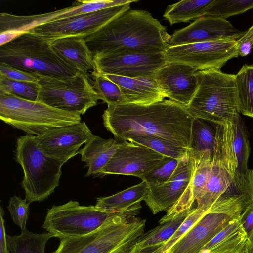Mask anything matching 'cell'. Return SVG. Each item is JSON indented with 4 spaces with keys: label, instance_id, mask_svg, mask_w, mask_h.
Instances as JSON below:
<instances>
[{
    "label": "cell",
    "instance_id": "1",
    "mask_svg": "<svg viewBox=\"0 0 253 253\" xmlns=\"http://www.w3.org/2000/svg\"><path fill=\"white\" fill-rule=\"evenodd\" d=\"M105 128L116 139L127 141L138 135L158 136L191 148L195 119L185 106L170 99L147 105H108L102 115Z\"/></svg>",
    "mask_w": 253,
    "mask_h": 253
},
{
    "label": "cell",
    "instance_id": "2",
    "mask_svg": "<svg viewBox=\"0 0 253 253\" xmlns=\"http://www.w3.org/2000/svg\"><path fill=\"white\" fill-rule=\"evenodd\" d=\"M171 35L147 11L128 9L85 37L93 56L107 53H164Z\"/></svg>",
    "mask_w": 253,
    "mask_h": 253
},
{
    "label": "cell",
    "instance_id": "3",
    "mask_svg": "<svg viewBox=\"0 0 253 253\" xmlns=\"http://www.w3.org/2000/svg\"><path fill=\"white\" fill-rule=\"evenodd\" d=\"M137 204L87 234L60 240L53 253H126L144 234Z\"/></svg>",
    "mask_w": 253,
    "mask_h": 253
},
{
    "label": "cell",
    "instance_id": "4",
    "mask_svg": "<svg viewBox=\"0 0 253 253\" xmlns=\"http://www.w3.org/2000/svg\"><path fill=\"white\" fill-rule=\"evenodd\" d=\"M196 76L197 90L186 107L194 118L222 125L240 114L235 75L209 69L197 71Z\"/></svg>",
    "mask_w": 253,
    "mask_h": 253
},
{
    "label": "cell",
    "instance_id": "5",
    "mask_svg": "<svg viewBox=\"0 0 253 253\" xmlns=\"http://www.w3.org/2000/svg\"><path fill=\"white\" fill-rule=\"evenodd\" d=\"M51 42L24 32L0 45V63L39 76L62 77L78 71L62 60L51 47Z\"/></svg>",
    "mask_w": 253,
    "mask_h": 253
},
{
    "label": "cell",
    "instance_id": "6",
    "mask_svg": "<svg viewBox=\"0 0 253 253\" xmlns=\"http://www.w3.org/2000/svg\"><path fill=\"white\" fill-rule=\"evenodd\" d=\"M0 118L28 135L38 136L54 128L81 122L77 113L53 108L0 91Z\"/></svg>",
    "mask_w": 253,
    "mask_h": 253
},
{
    "label": "cell",
    "instance_id": "7",
    "mask_svg": "<svg viewBox=\"0 0 253 253\" xmlns=\"http://www.w3.org/2000/svg\"><path fill=\"white\" fill-rule=\"evenodd\" d=\"M15 157L23 171L25 199L29 203L46 199L59 185L64 163L46 155L33 135L18 138Z\"/></svg>",
    "mask_w": 253,
    "mask_h": 253
},
{
    "label": "cell",
    "instance_id": "8",
    "mask_svg": "<svg viewBox=\"0 0 253 253\" xmlns=\"http://www.w3.org/2000/svg\"><path fill=\"white\" fill-rule=\"evenodd\" d=\"M253 202V194L223 195L166 253H200L202 249Z\"/></svg>",
    "mask_w": 253,
    "mask_h": 253
},
{
    "label": "cell",
    "instance_id": "9",
    "mask_svg": "<svg viewBox=\"0 0 253 253\" xmlns=\"http://www.w3.org/2000/svg\"><path fill=\"white\" fill-rule=\"evenodd\" d=\"M38 101L55 108L84 114L100 99L87 74L71 76H40Z\"/></svg>",
    "mask_w": 253,
    "mask_h": 253
},
{
    "label": "cell",
    "instance_id": "10",
    "mask_svg": "<svg viewBox=\"0 0 253 253\" xmlns=\"http://www.w3.org/2000/svg\"><path fill=\"white\" fill-rule=\"evenodd\" d=\"M232 140L231 122L217 125L210 178L205 189L196 201V209L207 212L234 185L238 173Z\"/></svg>",
    "mask_w": 253,
    "mask_h": 253
},
{
    "label": "cell",
    "instance_id": "11",
    "mask_svg": "<svg viewBox=\"0 0 253 253\" xmlns=\"http://www.w3.org/2000/svg\"><path fill=\"white\" fill-rule=\"evenodd\" d=\"M124 211L107 212L70 200L47 209L42 227L60 240L80 236L94 231Z\"/></svg>",
    "mask_w": 253,
    "mask_h": 253
},
{
    "label": "cell",
    "instance_id": "12",
    "mask_svg": "<svg viewBox=\"0 0 253 253\" xmlns=\"http://www.w3.org/2000/svg\"><path fill=\"white\" fill-rule=\"evenodd\" d=\"M236 41L206 42L169 46L164 53L167 63L190 66L197 71L221 68L228 61L238 57Z\"/></svg>",
    "mask_w": 253,
    "mask_h": 253
},
{
    "label": "cell",
    "instance_id": "13",
    "mask_svg": "<svg viewBox=\"0 0 253 253\" xmlns=\"http://www.w3.org/2000/svg\"><path fill=\"white\" fill-rule=\"evenodd\" d=\"M130 4L109 7L86 14L51 21L28 31L52 41L70 36L86 37L98 31L112 20L130 9Z\"/></svg>",
    "mask_w": 253,
    "mask_h": 253
},
{
    "label": "cell",
    "instance_id": "14",
    "mask_svg": "<svg viewBox=\"0 0 253 253\" xmlns=\"http://www.w3.org/2000/svg\"><path fill=\"white\" fill-rule=\"evenodd\" d=\"M93 72L128 78L155 76L168 63L164 53H110L93 56Z\"/></svg>",
    "mask_w": 253,
    "mask_h": 253
},
{
    "label": "cell",
    "instance_id": "15",
    "mask_svg": "<svg viewBox=\"0 0 253 253\" xmlns=\"http://www.w3.org/2000/svg\"><path fill=\"white\" fill-rule=\"evenodd\" d=\"M164 156L141 144L122 141L100 174L129 175L140 178L155 169Z\"/></svg>",
    "mask_w": 253,
    "mask_h": 253
},
{
    "label": "cell",
    "instance_id": "16",
    "mask_svg": "<svg viewBox=\"0 0 253 253\" xmlns=\"http://www.w3.org/2000/svg\"><path fill=\"white\" fill-rule=\"evenodd\" d=\"M84 122L50 129L35 136L37 144L47 156L66 163L79 154V149L92 135Z\"/></svg>",
    "mask_w": 253,
    "mask_h": 253
},
{
    "label": "cell",
    "instance_id": "17",
    "mask_svg": "<svg viewBox=\"0 0 253 253\" xmlns=\"http://www.w3.org/2000/svg\"><path fill=\"white\" fill-rule=\"evenodd\" d=\"M244 33L226 20L202 16L188 26L175 31L169 44L174 47L206 42L236 41Z\"/></svg>",
    "mask_w": 253,
    "mask_h": 253
},
{
    "label": "cell",
    "instance_id": "18",
    "mask_svg": "<svg viewBox=\"0 0 253 253\" xmlns=\"http://www.w3.org/2000/svg\"><path fill=\"white\" fill-rule=\"evenodd\" d=\"M197 71L190 66L171 62L159 69L154 77L165 97L186 107L197 89Z\"/></svg>",
    "mask_w": 253,
    "mask_h": 253
},
{
    "label": "cell",
    "instance_id": "19",
    "mask_svg": "<svg viewBox=\"0 0 253 253\" xmlns=\"http://www.w3.org/2000/svg\"><path fill=\"white\" fill-rule=\"evenodd\" d=\"M188 155L192 169L190 182L179 200L167 211L166 214L160 219V224L191 209L208 184L211 171V153L209 150L198 151L189 149Z\"/></svg>",
    "mask_w": 253,
    "mask_h": 253
},
{
    "label": "cell",
    "instance_id": "20",
    "mask_svg": "<svg viewBox=\"0 0 253 253\" xmlns=\"http://www.w3.org/2000/svg\"><path fill=\"white\" fill-rule=\"evenodd\" d=\"M191 163L188 153L181 158L175 171L165 183L149 187L144 199L153 214L167 211L179 200L191 177Z\"/></svg>",
    "mask_w": 253,
    "mask_h": 253
},
{
    "label": "cell",
    "instance_id": "21",
    "mask_svg": "<svg viewBox=\"0 0 253 253\" xmlns=\"http://www.w3.org/2000/svg\"><path fill=\"white\" fill-rule=\"evenodd\" d=\"M103 75L120 87L126 104L147 105L163 101L165 98L154 76L128 78Z\"/></svg>",
    "mask_w": 253,
    "mask_h": 253
},
{
    "label": "cell",
    "instance_id": "22",
    "mask_svg": "<svg viewBox=\"0 0 253 253\" xmlns=\"http://www.w3.org/2000/svg\"><path fill=\"white\" fill-rule=\"evenodd\" d=\"M51 45L58 56L77 71L87 74L94 70L93 56L84 37H62L51 41Z\"/></svg>",
    "mask_w": 253,
    "mask_h": 253
},
{
    "label": "cell",
    "instance_id": "23",
    "mask_svg": "<svg viewBox=\"0 0 253 253\" xmlns=\"http://www.w3.org/2000/svg\"><path fill=\"white\" fill-rule=\"evenodd\" d=\"M120 143L112 138L104 139L100 136H90L79 150L81 160L84 162L88 170L86 175L99 174L114 155Z\"/></svg>",
    "mask_w": 253,
    "mask_h": 253
},
{
    "label": "cell",
    "instance_id": "24",
    "mask_svg": "<svg viewBox=\"0 0 253 253\" xmlns=\"http://www.w3.org/2000/svg\"><path fill=\"white\" fill-rule=\"evenodd\" d=\"M240 215L232 220L200 253H244L248 234L242 226Z\"/></svg>",
    "mask_w": 253,
    "mask_h": 253
},
{
    "label": "cell",
    "instance_id": "25",
    "mask_svg": "<svg viewBox=\"0 0 253 253\" xmlns=\"http://www.w3.org/2000/svg\"><path fill=\"white\" fill-rule=\"evenodd\" d=\"M192 208L179 213L172 219L161 223L144 233L130 250L141 253H151L159 248L173 235Z\"/></svg>",
    "mask_w": 253,
    "mask_h": 253
},
{
    "label": "cell",
    "instance_id": "26",
    "mask_svg": "<svg viewBox=\"0 0 253 253\" xmlns=\"http://www.w3.org/2000/svg\"><path fill=\"white\" fill-rule=\"evenodd\" d=\"M148 189V184L142 181L113 195L97 198L95 206L110 212L125 211L144 200Z\"/></svg>",
    "mask_w": 253,
    "mask_h": 253
},
{
    "label": "cell",
    "instance_id": "27",
    "mask_svg": "<svg viewBox=\"0 0 253 253\" xmlns=\"http://www.w3.org/2000/svg\"><path fill=\"white\" fill-rule=\"evenodd\" d=\"M214 0H181L169 5L163 17L171 25L204 16Z\"/></svg>",
    "mask_w": 253,
    "mask_h": 253
},
{
    "label": "cell",
    "instance_id": "28",
    "mask_svg": "<svg viewBox=\"0 0 253 253\" xmlns=\"http://www.w3.org/2000/svg\"><path fill=\"white\" fill-rule=\"evenodd\" d=\"M53 235L49 232L35 234L26 228L19 235H6L10 253H45V247Z\"/></svg>",
    "mask_w": 253,
    "mask_h": 253
},
{
    "label": "cell",
    "instance_id": "29",
    "mask_svg": "<svg viewBox=\"0 0 253 253\" xmlns=\"http://www.w3.org/2000/svg\"><path fill=\"white\" fill-rule=\"evenodd\" d=\"M231 124L233 132L232 146L236 158L237 172L240 174H246L249 170L248 161L250 152L248 131L240 114L234 118Z\"/></svg>",
    "mask_w": 253,
    "mask_h": 253
},
{
    "label": "cell",
    "instance_id": "30",
    "mask_svg": "<svg viewBox=\"0 0 253 253\" xmlns=\"http://www.w3.org/2000/svg\"><path fill=\"white\" fill-rule=\"evenodd\" d=\"M240 113L253 118V65H244L235 75Z\"/></svg>",
    "mask_w": 253,
    "mask_h": 253
},
{
    "label": "cell",
    "instance_id": "31",
    "mask_svg": "<svg viewBox=\"0 0 253 253\" xmlns=\"http://www.w3.org/2000/svg\"><path fill=\"white\" fill-rule=\"evenodd\" d=\"M216 124L195 118L192 127V140L190 149L195 151H210L213 154L216 139Z\"/></svg>",
    "mask_w": 253,
    "mask_h": 253
},
{
    "label": "cell",
    "instance_id": "32",
    "mask_svg": "<svg viewBox=\"0 0 253 253\" xmlns=\"http://www.w3.org/2000/svg\"><path fill=\"white\" fill-rule=\"evenodd\" d=\"M127 141L141 144L164 156L179 160L187 155L189 149L153 135H138L129 139Z\"/></svg>",
    "mask_w": 253,
    "mask_h": 253
},
{
    "label": "cell",
    "instance_id": "33",
    "mask_svg": "<svg viewBox=\"0 0 253 253\" xmlns=\"http://www.w3.org/2000/svg\"><path fill=\"white\" fill-rule=\"evenodd\" d=\"M253 8V0H214L204 16L226 20Z\"/></svg>",
    "mask_w": 253,
    "mask_h": 253
},
{
    "label": "cell",
    "instance_id": "34",
    "mask_svg": "<svg viewBox=\"0 0 253 253\" xmlns=\"http://www.w3.org/2000/svg\"><path fill=\"white\" fill-rule=\"evenodd\" d=\"M93 86L100 100L108 105L126 104V100L120 87L104 75L92 72Z\"/></svg>",
    "mask_w": 253,
    "mask_h": 253
},
{
    "label": "cell",
    "instance_id": "35",
    "mask_svg": "<svg viewBox=\"0 0 253 253\" xmlns=\"http://www.w3.org/2000/svg\"><path fill=\"white\" fill-rule=\"evenodd\" d=\"M39 91L38 82L15 81L0 74V91L23 99L38 101Z\"/></svg>",
    "mask_w": 253,
    "mask_h": 253
},
{
    "label": "cell",
    "instance_id": "36",
    "mask_svg": "<svg viewBox=\"0 0 253 253\" xmlns=\"http://www.w3.org/2000/svg\"><path fill=\"white\" fill-rule=\"evenodd\" d=\"M180 160L164 156L162 161L155 169L140 178L145 181L149 187L162 184L169 179Z\"/></svg>",
    "mask_w": 253,
    "mask_h": 253
},
{
    "label": "cell",
    "instance_id": "37",
    "mask_svg": "<svg viewBox=\"0 0 253 253\" xmlns=\"http://www.w3.org/2000/svg\"><path fill=\"white\" fill-rule=\"evenodd\" d=\"M206 212L193 208L186 219L170 238L163 245L151 253H166L180 239Z\"/></svg>",
    "mask_w": 253,
    "mask_h": 253
},
{
    "label": "cell",
    "instance_id": "38",
    "mask_svg": "<svg viewBox=\"0 0 253 253\" xmlns=\"http://www.w3.org/2000/svg\"><path fill=\"white\" fill-rule=\"evenodd\" d=\"M29 203L20 197L14 196L10 198L7 208L13 222L21 230L25 229L29 213Z\"/></svg>",
    "mask_w": 253,
    "mask_h": 253
},
{
    "label": "cell",
    "instance_id": "39",
    "mask_svg": "<svg viewBox=\"0 0 253 253\" xmlns=\"http://www.w3.org/2000/svg\"><path fill=\"white\" fill-rule=\"evenodd\" d=\"M0 74L15 81L37 83L40 77L33 73L0 63Z\"/></svg>",
    "mask_w": 253,
    "mask_h": 253
},
{
    "label": "cell",
    "instance_id": "40",
    "mask_svg": "<svg viewBox=\"0 0 253 253\" xmlns=\"http://www.w3.org/2000/svg\"><path fill=\"white\" fill-rule=\"evenodd\" d=\"M239 56L248 55L253 49V24L239 39L236 40Z\"/></svg>",
    "mask_w": 253,
    "mask_h": 253
},
{
    "label": "cell",
    "instance_id": "41",
    "mask_svg": "<svg viewBox=\"0 0 253 253\" xmlns=\"http://www.w3.org/2000/svg\"><path fill=\"white\" fill-rule=\"evenodd\" d=\"M240 218L242 226L248 235L253 228V202L245 208Z\"/></svg>",
    "mask_w": 253,
    "mask_h": 253
},
{
    "label": "cell",
    "instance_id": "42",
    "mask_svg": "<svg viewBox=\"0 0 253 253\" xmlns=\"http://www.w3.org/2000/svg\"><path fill=\"white\" fill-rule=\"evenodd\" d=\"M4 211L1 207L0 210V253H10L7 245L4 225Z\"/></svg>",
    "mask_w": 253,
    "mask_h": 253
},
{
    "label": "cell",
    "instance_id": "43",
    "mask_svg": "<svg viewBox=\"0 0 253 253\" xmlns=\"http://www.w3.org/2000/svg\"><path fill=\"white\" fill-rule=\"evenodd\" d=\"M244 253H253V228L248 235V238Z\"/></svg>",
    "mask_w": 253,
    "mask_h": 253
},
{
    "label": "cell",
    "instance_id": "44",
    "mask_svg": "<svg viewBox=\"0 0 253 253\" xmlns=\"http://www.w3.org/2000/svg\"><path fill=\"white\" fill-rule=\"evenodd\" d=\"M126 253H139V252H133V251H131L130 250H129V251H128Z\"/></svg>",
    "mask_w": 253,
    "mask_h": 253
}]
</instances>
